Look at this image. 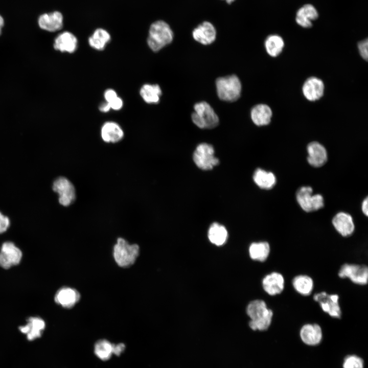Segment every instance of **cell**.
Segmentation results:
<instances>
[{
  "mask_svg": "<svg viewBox=\"0 0 368 368\" xmlns=\"http://www.w3.org/2000/svg\"><path fill=\"white\" fill-rule=\"evenodd\" d=\"M246 312L251 319L249 326L252 330L264 331L270 327L273 311L267 308L264 301L256 300L250 302L247 307Z\"/></svg>",
  "mask_w": 368,
  "mask_h": 368,
  "instance_id": "obj_1",
  "label": "cell"
},
{
  "mask_svg": "<svg viewBox=\"0 0 368 368\" xmlns=\"http://www.w3.org/2000/svg\"><path fill=\"white\" fill-rule=\"evenodd\" d=\"M173 37L170 26L164 20H157L150 27L147 43L151 50L158 52L171 43Z\"/></svg>",
  "mask_w": 368,
  "mask_h": 368,
  "instance_id": "obj_2",
  "label": "cell"
},
{
  "mask_svg": "<svg viewBox=\"0 0 368 368\" xmlns=\"http://www.w3.org/2000/svg\"><path fill=\"white\" fill-rule=\"evenodd\" d=\"M216 87L219 98L224 101L234 102L240 97L242 85L239 78L232 75L217 78Z\"/></svg>",
  "mask_w": 368,
  "mask_h": 368,
  "instance_id": "obj_3",
  "label": "cell"
},
{
  "mask_svg": "<svg viewBox=\"0 0 368 368\" xmlns=\"http://www.w3.org/2000/svg\"><path fill=\"white\" fill-rule=\"evenodd\" d=\"M194 111L191 118L194 124L201 129H211L219 123V118L212 106L206 102L202 101L194 106Z\"/></svg>",
  "mask_w": 368,
  "mask_h": 368,
  "instance_id": "obj_4",
  "label": "cell"
},
{
  "mask_svg": "<svg viewBox=\"0 0 368 368\" xmlns=\"http://www.w3.org/2000/svg\"><path fill=\"white\" fill-rule=\"evenodd\" d=\"M139 246L130 244L124 239L119 238L113 248V257L117 264L123 267L132 265L139 254Z\"/></svg>",
  "mask_w": 368,
  "mask_h": 368,
  "instance_id": "obj_5",
  "label": "cell"
},
{
  "mask_svg": "<svg viewBox=\"0 0 368 368\" xmlns=\"http://www.w3.org/2000/svg\"><path fill=\"white\" fill-rule=\"evenodd\" d=\"M296 198L301 208L306 212L318 210L324 205L322 195L313 194L312 188L309 186L300 188L296 193Z\"/></svg>",
  "mask_w": 368,
  "mask_h": 368,
  "instance_id": "obj_6",
  "label": "cell"
},
{
  "mask_svg": "<svg viewBox=\"0 0 368 368\" xmlns=\"http://www.w3.org/2000/svg\"><path fill=\"white\" fill-rule=\"evenodd\" d=\"M193 160L196 165L203 170H209L219 164V160L214 156L213 146L207 143L197 146L193 154Z\"/></svg>",
  "mask_w": 368,
  "mask_h": 368,
  "instance_id": "obj_7",
  "label": "cell"
},
{
  "mask_svg": "<svg viewBox=\"0 0 368 368\" xmlns=\"http://www.w3.org/2000/svg\"><path fill=\"white\" fill-rule=\"evenodd\" d=\"M341 278H348L354 283L364 285L367 283L368 268L364 265L346 263L340 268L338 273Z\"/></svg>",
  "mask_w": 368,
  "mask_h": 368,
  "instance_id": "obj_8",
  "label": "cell"
},
{
  "mask_svg": "<svg viewBox=\"0 0 368 368\" xmlns=\"http://www.w3.org/2000/svg\"><path fill=\"white\" fill-rule=\"evenodd\" d=\"M313 299L318 303L323 311L330 316L336 318L341 317V310L339 304L338 295L330 294L323 291L315 294Z\"/></svg>",
  "mask_w": 368,
  "mask_h": 368,
  "instance_id": "obj_9",
  "label": "cell"
},
{
  "mask_svg": "<svg viewBox=\"0 0 368 368\" xmlns=\"http://www.w3.org/2000/svg\"><path fill=\"white\" fill-rule=\"evenodd\" d=\"M53 190L59 195L60 204L67 206L75 199L76 191L73 183L66 178L60 177L56 179L53 186Z\"/></svg>",
  "mask_w": 368,
  "mask_h": 368,
  "instance_id": "obj_10",
  "label": "cell"
},
{
  "mask_svg": "<svg viewBox=\"0 0 368 368\" xmlns=\"http://www.w3.org/2000/svg\"><path fill=\"white\" fill-rule=\"evenodd\" d=\"M22 257L21 250L12 242L3 243L0 251V266L5 269L19 263Z\"/></svg>",
  "mask_w": 368,
  "mask_h": 368,
  "instance_id": "obj_11",
  "label": "cell"
},
{
  "mask_svg": "<svg viewBox=\"0 0 368 368\" xmlns=\"http://www.w3.org/2000/svg\"><path fill=\"white\" fill-rule=\"evenodd\" d=\"M324 82L316 77H310L307 79L302 86L304 97L311 102L320 99L324 95Z\"/></svg>",
  "mask_w": 368,
  "mask_h": 368,
  "instance_id": "obj_12",
  "label": "cell"
},
{
  "mask_svg": "<svg viewBox=\"0 0 368 368\" xmlns=\"http://www.w3.org/2000/svg\"><path fill=\"white\" fill-rule=\"evenodd\" d=\"M217 31L214 26L210 22L205 21L199 24L192 31V36L197 42L209 45L216 39Z\"/></svg>",
  "mask_w": 368,
  "mask_h": 368,
  "instance_id": "obj_13",
  "label": "cell"
},
{
  "mask_svg": "<svg viewBox=\"0 0 368 368\" xmlns=\"http://www.w3.org/2000/svg\"><path fill=\"white\" fill-rule=\"evenodd\" d=\"M308 163L314 167H320L327 161L328 154L325 147L317 142L310 143L307 147Z\"/></svg>",
  "mask_w": 368,
  "mask_h": 368,
  "instance_id": "obj_14",
  "label": "cell"
},
{
  "mask_svg": "<svg viewBox=\"0 0 368 368\" xmlns=\"http://www.w3.org/2000/svg\"><path fill=\"white\" fill-rule=\"evenodd\" d=\"M319 14L316 8L312 4H305L297 11L295 16L296 24L304 28L312 26V21L318 18Z\"/></svg>",
  "mask_w": 368,
  "mask_h": 368,
  "instance_id": "obj_15",
  "label": "cell"
},
{
  "mask_svg": "<svg viewBox=\"0 0 368 368\" xmlns=\"http://www.w3.org/2000/svg\"><path fill=\"white\" fill-rule=\"evenodd\" d=\"M284 283V278L282 274L278 272H272L263 278L262 286L267 294L274 296L283 291Z\"/></svg>",
  "mask_w": 368,
  "mask_h": 368,
  "instance_id": "obj_16",
  "label": "cell"
},
{
  "mask_svg": "<svg viewBox=\"0 0 368 368\" xmlns=\"http://www.w3.org/2000/svg\"><path fill=\"white\" fill-rule=\"evenodd\" d=\"M332 222L335 229L343 237L350 236L354 231L353 218L347 213H338L334 216Z\"/></svg>",
  "mask_w": 368,
  "mask_h": 368,
  "instance_id": "obj_17",
  "label": "cell"
},
{
  "mask_svg": "<svg viewBox=\"0 0 368 368\" xmlns=\"http://www.w3.org/2000/svg\"><path fill=\"white\" fill-rule=\"evenodd\" d=\"M300 337L304 343L315 346L320 343L323 338L322 330L316 324H307L300 330Z\"/></svg>",
  "mask_w": 368,
  "mask_h": 368,
  "instance_id": "obj_18",
  "label": "cell"
},
{
  "mask_svg": "<svg viewBox=\"0 0 368 368\" xmlns=\"http://www.w3.org/2000/svg\"><path fill=\"white\" fill-rule=\"evenodd\" d=\"M40 28L49 32H55L61 29L63 26V16L58 11L44 13L38 18Z\"/></svg>",
  "mask_w": 368,
  "mask_h": 368,
  "instance_id": "obj_19",
  "label": "cell"
},
{
  "mask_svg": "<svg viewBox=\"0 0 368 368\" xmlns=\"http://www.w3.org/2000/svg\"><path fill=\"white\" fill-rule=\"evenodd\" d=\"M78 40L76 37L70 32H63L55 38L54 48L61 52L74 53L77 49Z\"/></svg>",
  "mask_w": 368,
  "mask_h": 368,
  "instance_id": "obj_20",
  "label": "cell"
},
{
  "mask_svg": "<svg viewBox=\"0 0 368 368\" xmlns=\"http://www.w3.org/2000/svg\"><path fill=\"white\" fill-rule=\"evenodd\" d=\"M272 111L271 108L265 104H259L254 106L250 111V118L257 126L268 125L271 120Z\"/></svg>",
  "mask_w": 368,
  "mask_h": 368,
  "instance_id": "obj_21",
  "label": "cell"
},
{
  "mask_svg": "<svg viewBox=\"0 0 368 368\" xmlns=\"http://www.w3.org/2000/svg\"><path fill=\"white\" fill-rule=\"evenodd\" d=\"M44 328V320L37 317L29 318L26 325L19 327L20 332L27 335L29 340H33L40 337Z\"/></svg>",
  "mask_w": 368,
  "mask_h": 368,
  "instance_id": "obj_22",
  "label": "cell"
},
{
  "mask_svg": "<svg viewBox=\"0 0 368 368\" xmlns=\"http://www.w3.org/2000/svg\"><path fill=\"white\" fill-rule=\"evenodd\" d=\"M101 136L106 143H115L121 141L124 132L121 126L114 122H106L101 127Z\"/></svg>",
  "mask_w": 368,
  "mask_h": 368,
  "instance_id": "obj_23",
  "label": "cell"
},
{
  "mask_svg": "<svg viewBox=\"0 0 368 368\" xmlns=\"http://www.w3.org/2000/svg\"><path fill=\"white\" fill-rule=\"evenodd\" d=\"M80 293L75 289L63 287L58 290L55 301L56 303L64 308L73 307L80 300Z\"/></svg>",
  "mask_w": 368,
  "mask_h": 368,
  "instance_id": "obj_24",
  "label": "cell"
},
{
  "mask_svg": "<svg viewBox=\"0 0 368 368\" xmlns=\"http://www.w3.org/2000/svg\"><path fill=\"white\" fill-rule=\"evenodd\" d=\"M284 45L283 38L278 34L269 35L264 41L266 51L272 57L278 56L282 52Z\"/></svg>",
  "mask_w": 368,
  "mask_h": 368,
  "instance_id": "obj_25",
  "label": "cell"
},
{
  "mask_svg": "<svg viewBox=\"0 0 368 368\" xmlns=\"http://www.w3.org/2000/svg\"><path fill=\"white\" fill-rule=\"evenodd\" d=\"M254 181L260 188L270 189L276 183V177L274 174L262 169H257L253 175Z\"/></svg>",
  "mask_w": 368,
  "mask_h": 368,
  "instance_id": "obj_26",
  "label": "cell"
},
{
  "mask_svg": "<svg viewBox=\"0 0 368 368\" xmlns=\"http://www.w3.org/2000/svg\"><path fill=\"white\" fill-rule=\"evenodd\" d=\"M140 94L146 103L156 104L160 101L162 91L158 84H145L141 88Z\"/></svg>",
  "mask_w": 368,
  "mask_h": 368,
  "instance_id": "obj_27",
  "label": "cell"
},
{
  "mask_svg": "<svg viewBox=\"0 0 368 368\" xmlns=\"http://www.w3.org/2000/svg\"><path fill=\"white\" fill-rule=\"evenodd\" d=\"M111 39L109 33L105 30L99 28L96 29L88 38V43L93 49L103 50Z\"/></svg>",
  "mask_w": 368,
  "mask_h": 368,
  "instance_id": "obj_28",
  "label": "cell"
},
{
  "mask_svg": "<svg viewBox=\"0 0 368 368\" xmlns=\"http://www.w3.org/2000/svg\"><path fill=\"white\" fill-rule=\"evenodd\" d=\"M295 290L303 295H308L312 291L314 283L312 279L307 275H298L292 282Z\"/></svg>",
  "mask_w": 368,
  "mask_h": 368,
  "instance_id": "obj_29",
  "label": "cell"
},
{
  "mask_svg": "<svg viewBox=\"0 0 368 368\" xmlns=\"http://www.w3.org/2000/svg\"><path fill=\"white\" fill-rule=\"evenodd\" d=\"M270 251V245L265 241L252 243L249 248L250 258L252 260L260 262H264L267 259Z\"/></svg>",
  "mask_w": 368,
  "mask_h": 368,
  "instance_id": "obj_30",
  "label": "cell"
},
{
  "mask_svg": "<svg viewBox=\"0 0 368 368\" xmlns=\"http://www.w3.org/2000/svg\"><path fill=\"white\" fill-rule=\"evenodd\" d=\"M208 237L212 243L218 246L222 245L226 241L227 232L224 226L214 223L209 229Z\"/></svg>",
  "mask_w": 368,
  "mask_h": 368,
  "instance_id": "obj_31",
  "label": "cell"
},
{
  "mask_svg": "<svg viewBox=\"0 0 368 368\" xmlns=\"http://www.w3.org/2000/svg\"><path fill=\"white\" fill-rule=\"evenodd\" d=\"M94 353L101 360H108L112 354V343L106 339L98 340L95 344Z\"/></svg>",
  "mask_w": 368,
  "mask_h": 368,
  "instance_id": "obj_32",
  "label": "cell"
},
{
  "mask_svg": "<svg viewBox=\"0 0 368 368\" xmlns=\"http://www.w3.org/2000/svg\"><path fill=\"white\" fill-rule=\"evenodd\" d=\"M363 360L356 355H349L344 359L343 368H363Z\"/></svg>",
  "mask_w": 368,
  "mask_h": 368,
  "instance_id": "obj_33",
  "label": "cell"
},
{
  "mask_svg": "<svg viewBox=\"0 0 368 368\" xmlns=\"http://www.w3.org/2000/svg\"><path fill=\"white\" fill-rule=\"evenodd\" d=\"M358 50L361 57L365 60H367L368 58V40L366 38L359 41L357 44Z\"/></svg>",
  "mask_w": 368,
  "mask_h": 368,
  "instance_id": "obj_34",
  "label": "cell"
},
{
  "mask_svg": "<svg viewBox=\"0 0 368 368\" xmlns=\"http://www.w3.org/2000/svg\"><path fill=\"white\" fill-rule=\"evenodd\" d=\"M107 103L109 106L110 109L114 110H120L123 106V101L122 99L118 96L111 102Z\"/></svg>",
  "mask_w": 368,
  "mask_h": 368,
  "instance_id": "obj_35",
  "label": "cell"
},
{
  "mask_svg": "<svg viewBox=\"0 0 368 368\" xmlns=\"http://www.w3.org/2000/svg\"><path fill=\"white\" fill-rule=\"evenodd\" d=\"M10 225L9 218L0 212V234L7 231Z\"/></svg>",
  "mask_w": 368,
  "mask_h": 368,
  "instance_id": "obj_36",
  "label": "cell"
},
{
  "mask_svg": "<svg viewBox=\"0 0 368 368\" xmlns=\"http://www.w3.org/2000/svg\"><path fill=\"white\" fill-rule=\"evenodd\" d=\"M118 97L116 91L112 89H108L104 94V97L106 102L109 103Z\"/></svg>",
  "mask_w": 368,
  "mask_h": 368,
  "instance_id": "obj_37",
  "label": "cell"
},
{
  "mask_svg": "<svg viewBox=\"0 0 368 368\" xmlns=\"http://www.w3.org/2000/svg\"><path fill=\"white\" fill-rule=\"evenodd\" d=\"M125 349V346L124 343L112 344V353L117 356H119Z\"/></svg>",
  "mask_w": 368,
  "mask_h": 368,
  "instance_id": "obj_38",
  "label": "cell"
},
{
  "mask_svg": "<svg viewBox=\"0 0 368 368\" xmlns=\"http://www.w3.org/2000/svg\"><path fill=\"white\" fill-rule=\"evenodd\" d=\"M361 210L363 213L366 216L368 215V199L366 197L362 201Z\"/></svg>",
  "mask_w": 368,
  "mask_h": 368,
  "instance_id": "obj_39",
  "label": "cell"
},
{
  "mask_svg": "<svg viewBox=\"0 0 368 368\" xmlns=\"http://www.w3.org/2000/svg\"><path fill=\"white\" fill-rule=\"evenodd\" d=\"M99 110L103 112H107L110 110V108L108 104L105 102L102 103L99 106Z\"/></svg>",
  "mask_w": 368,
  "mask_h": 368,
  "instance_id": "obj_40",
  "label": "cell"
},
{
  "mask_svg": "<svg viewBox=\"0 0 368 368\" xmlns=\"http://www.w3.org/2000/svg\"><path fill=\"white\" fill-rule=\"evenodd\" d=\"M4 25V20L2 16L0 15V35L2 33V29Z\"/></svg>",
  "mask_w": 368,
  "mask_h": 368,
  "instance_id": "obj_41",
  "label": "cell"
},
{
  "mask_svg": "<svg viewBox=\"0 0 368 368\" xmlns=\"http://www.w3.org/2000/svg\"><path fill=\"white\" fill-rule=\"evenodd\" d=\"M225 1L228 4H231L235 0H223Z\"/></svg>",
  "mask_w": 368,
  "mask_h": 368,
  "instance_id": "obj_42",
  "label": "cell"
}]
</instances>
